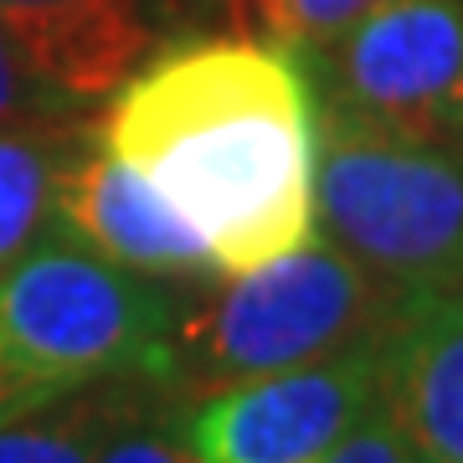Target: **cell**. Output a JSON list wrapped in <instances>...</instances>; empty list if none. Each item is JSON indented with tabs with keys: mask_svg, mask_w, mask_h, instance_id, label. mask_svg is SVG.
<instances>
[{
	"mask_svg": "<svg viewBox=\"0 0 463 463\" xmlns=\"http://www.w3.org/2000/svg\"><path fill=\"white\" fill-rule=\"evenodd\" d=\"M99 145L165 196L216 273L315 237V83L288 47L206 36L149 57L109 93Z\"/></svg>",
	"mask_w": 463,
	"mask_h": 463,
	"instance_id": "6da1fadb",
	"label": "cell"
},
{
	"mask_svg": "<svg viewBox=\"0 0 463 463\" xmlns=\"http://www.w3.org/2000/svg\"><path fill=\"white\" fill-rule=\"evenodd\" d=\"M206 294H175L155 386L181 402L232 381L294 371L345 350L381 345L402 298L350 263L330 237H309L252 273H216Z\"/></svg>",
	"mask_w": 463,
	"mask_h": 463,
	"instance_id": "7a4b0ae2",
	"label": "cell"
},
{
	"mask_svg": "<svg viewBox=\"0 0 463 463\" xmlns=\"http://www.w3.org/2000/svg\"><path fill=\"white\" fill-rule=\"evenodd\" d=\"M160 279L93 258L78 242H36L0 268V417L62 402L114 376H149L170 330Z\"/></svg>",
	"mask_w": 463,
	"mask_h": 463,
	"instance_id": "3957f363",
	"label": "cell"
},
{
	"mask_svg": "<svg viewBox=\"0 0 463 463\" xmlns=\"http://www.w3.org/2000/svg\"><path fill=\"white\" fill-rule=\"evenodd\" d=\"M315 222L397 298L463 283V155L315 109Z\"/></svg>",
	"mask_w": 463,
	"mask_h": 463,
	"instance_id": "277c9868",
	"label": "cell"
},
{
	"mask_svg": "<svg viewBox=\"0 0 463 463\" xmlns=\"http://www.w3.org/2000/svg\"><path fill=\"white\" fill-rule=\"evenodd\" d=\"M376 350L361 345L294 371L232 381L185 402L181 432L196 463H319L376 407Z\"/></svg>",
	"mask_w": 463,
	"mask_h": 463,
	"instance_id": "5b68a950",
	"label": "cell"
},
{
	"mask_svg": "<svg viewBox=\"0 0 463 463\" xmlns=\"http://www.w3.org/2000/svg\"><path fill=\"white\" fill-rule=\"evenodd\" d=\"M315 52H325L319 109L438 134L463 67V0H381Z\"/></svg>",
	"mask_w": 463,
	"mask_h": 463,
	"instance_id": "8992f818",
	"label": "cell"
},
{
	"mask_svg": "<svg viewBox=\"0 0 463 463\" xmlns=\"http://www.w3.org/2000/svg\"><path fill=\"white\" fill-rule=\"evenodd\" d=\"M52 227L93 258L145 279H216L206 242L139 170L114 160L99 139L67 145L52 185Z\"/></svg>",
	"mask_w": 463,
	"mask_h": 463,
	"instance_id": "52a82bcc",
	"label": "cell"
},
{
	"mask_svg": "<svg viewBox=\"0 0 463 463\" xmlns=\"http://www.w3.org/2000/svg\"><path fill=\"white\" fill-rule=\"evenodd\" d=\"M160 0H0V36L57 109L109 99L155 52Z\"/></svg>",
	"mask_w": 463,
	"mask_h": 463,
	"instance_id": "ba28073f",
	"label": "cell"
},
{
	"mask_svg": "<svg viewBox=\"0 0 463 463\" xmlns=\"http://www.w3.org/2000/svg\"><path fill=\"white\" fill-rule=\"evenodd\" d=\"M376 402L422 463H463V283L402 298L376 350Z\"/></svg>",
	"mask_w": 463,
	"mask_h": 463,
	"instance_id": "9c48e42d",
	"label": "cell"
},
{
	"mask_svg": "<svg viewBox=\"0 0 463 463\" xmlns=\"http://www.w3.org/2000/svg\"><path fill=\"white\" fill-rule=\"evenodd\" d=\"M145 381L149 376H114L62 402L0 417V463H93L99 443L109 438V428L124 417V407Z\"/></svg>",
	"mask_w": 463,
	"mask_h": 463,
	"instance_id": "30bf717a",
	"label": "cell"
},
{
	"mask_svg": "<svg viewBox=\"0 0 463 463\" xmlns=\"http://www.w3.org/2000/svg\"><path fill=\"white\" fill-rule=\"evenodd\" d=\"M67 145L47 134L0 129V268L16 263L52 227V185Z\"/></svg>",
	"mask_w": 463,
	"mask_h": 463,
	"instance_id": "8fae6325",
	"label": "cell"
},
{
	"mask_svg": "<svg viewBox=\"0 0 463 463\" xmlns=\"http://www.w3.org/2000/svg\"><path fill=\"white\" fill-rule=\"evenodd\" d=\"M181 402L160 392L155 381H145L134 402L124 407L109 438L99 443V458L93 463H196L191 448H185V432H181Z\"/></svg>",
	"mask_w": 463,
	"mask_h": 463,
	"instance_id": "7c38bea8",
	"label": "cell"
},
{
	"mask_svg": "<svg viewBox=\"0 0 463 463\" xmlns=\"http://www.w3.org/2000/svg\"><path fill=\"white\" fill-rule=\"evenodd\" d=\"M371 5H381V0H242V26L268 32L273 47L315 52L335 42Z\"/></svg>",
	"mask_w": 463,
	"mask_h": 463,
	"instance_id": "4fadbf2b",
	"label": "cell"
},
{
	"mask_svg": "<svg viewBox=\"0 0 463 463\" xmlns=\"http://www.w3.org/2000/svg\"><path fill=\"white\" fill-rule=\"evenodd\" d=\"M319 463H422V458L412 453V443L402 438V428L386 417V407L376 402V407H371V412H365Z\"/></svg>",
	"mask_w": 463,
	"mask_h": 463,
	"instance_id": "5bb4252c",
	"label": "cell"
},
{
	"mask_svg": "<svg viewBox=\"0 0 463 463\" xmlns=\"http://www.w3.org/2000/svg\"><path fill=\"white\" fill-rule=\"evenodd\" d=\"M36 109H57V103L32 83V72L21 67V57L11 52V42L0 36V129H11L16 118L36 114Z\"/></svg>",
	"mask_w": 463,
	"mask_h": 463,
	"instance_id": "9a60e30c",
	"label": "cell"
},
{
	"mask_svg": "<svg viewBox=\"0 0 463 463\" xmlns=\"http://www.w3.org/2000/svg\"><path fill=\"white\" fill-rule=\"evenodd\" d=\"M181 5H206V11H222V16H232V21H242V0H181Z\"/></svg>",
	"mask_w": 463,
	"mask_h": 463,
	"instance_id": "2e32d148",
	"label": "cell"
},
{
	"mask_svg": "<svg viewBox=\"0 0 463 463\" xmlns=\"http://www.w3.org/2000/svg\"><path fill=\"white\" fill-rule=\"evenodd\" d=\"M438 134H443L448 145H453V149L463 155V114H448V118H443V129H438Z\"/></svg>",
	"mask_w": 463,
	"mask_h": 463,
	"instance_id": "e0dca14e",
	"label": "cell"
},
{
	"mask_svg": "<svg viewBox=\"0 0 463 463\" xmlns=\"http://www.w3.org/2000/svg\"><path fill=\"white\" fill-rule=\"evenodd\" d=\"M448 114H463V67H458V83H453V93H448V109H443V118ZM443 129V124H438Z\"/></svg>",
	"mask_w": 463,
	"mask_h": 463,
	"instance_id": "ac0fdd59",
	"label": "cell"
}]
</instances>
